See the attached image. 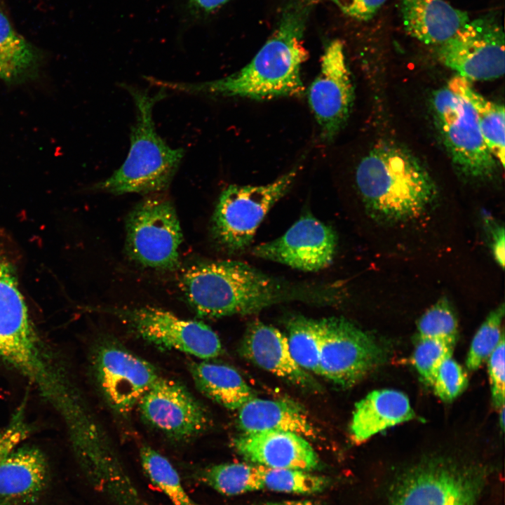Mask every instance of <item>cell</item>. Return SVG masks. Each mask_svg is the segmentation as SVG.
Masks as SVG:
<instances>
[{
	"mask_svg": "<svg viewBox=\"0 0 505 505\" xmlns=\"http://www.w3.org/2000/svg\"><path fill=\"white\" fill-rule=\"evenodd\" d=\"M318 0H289L276 29L252 60L228 76L201 83L153 80L164 89L208 96L267 100L302 94L301 67L308 58L303 36Z\"/></svg>",
	"mask_w": 505,
	"mask_h": 505,
	"instance_id": "cell-1",
	"label": "cell"
},
{
	"mask_svg": "<svg viewBox=\"0 0 505 505\" xmlns=\"http://www.w3.org/2000/svg\"><path fill=\"white\" fill-rule=\"evenodd\" d=\"M187 302L201 317L250 314L283 302H331V288L297 285L243 262L211 261L189 267L181 279Z\"/></svg>",
	"mask_w": 505,
	"mask_h": 505,
	"instance_id": "cell-2",
	"label": "cell"
},
{
	"mask_svg": "<svg viewBox=\"0 0 505 505\" xmlns=\"http://www.w3.org/2000/svg\"><path fill=\"white\" fill-rule=\"evenodd\" d=\"M355 179L368 213L384 222L417 218L437 196L436 186L419 160L393 143L375 146L358 163Z\"/></svg>",
	"mask_w": 505,
	"mask_h": 505,
	"instance_id": "cell-3",
	"label": "cell"
},
{
	"mask_svg": "<svg viewBox=\"0 0 505 505\" xmlns=\"http://www.w3.org/2000/svg\"><path fill=\"white\" fill-rule=\"evenodd\" d=\"M133 99L136 116L130 132V144L123 164L95 189L112 194H159L165 191L178 170L184 151L172 148L157 133L153 120L155 104L166 95L164 88L153 94L147 90L126 86Z\"/></svg>",
	"mask_w": 505,
	"mask_h": 505,
	"instance_id": "cell-4",
	"label": "cell"
},
{
	"mask_svg": "<svg viewBox=\"0 0 505 505\" xmlns=\"http://www.w3.org/2000/svg\"><path fill=\"white\" fill-rule=\"evenodd\" d=\"M431 102L436 125L458 172L471 179L492 175L497 160L485 142L473 105L454 77L434 92Z\"/></svg>",
	"mask_w": 505,
	"mask_h": 505,
	"instance_id": "cell-5",
	"label": "cell"
},
{
	"mask_svg": "<svg viewBox=\"0 0 505 505\" xmlns=\"http://www.w3.org/2000/svg\"><path fill=\"white\" fill-rule=\"evenodd\" d=\"M0 358L39 387L47 386L54 377L55 371L36 341L13 266L1 243Z\"/></svg>",
	"mask_w": 505,
	"mask_h": 505,
	"instance_id": "cell-6",
	"label": "cell"
},
{
	"mask_svg": "<svg viewBox=\"0 0 505 505\" xmlns=\"http://www.w3.org/2000/svg\"><path fill=\"white\" fill-rule=\"evenodd\" d=\"M296 176L295 169L267 184L228 186L221 193L212 218L217 243L230 252L248 247L267 213L288 191Z\"/></svg>",
	"mask_w": 505,
	"mask_h": 505,
	"instance_id": "cell-7",
	"label": "cell"
},
{
	"mask_svg": "<svg viewBox=\"0 0 505 505\" xmlns=\"http://www.w3.org/2000/svg\"><path fill=\"white\" fill-rule=\"evenodd\" d=\"M126 251L136 262L163 270L179 265L182 234L168 198L153 194L138 203L126 218Z\"/></svg>",
	"mask_w": 505,
	"mask_h": 505,
	"instance_id": "cell-8",
	"label": "cell"
},
{
	"mask_svg": "<svg viewBox=\"0 0 505 505\" xmlns=\"http://www.w3.org/2000/svg\"><path fill=\"white\" fill-rule=\"evenodd\" d=\"M320 375L351 387L382 365L386 352L375 338L343 317L320 320Z\"/></svg>",
	"mask_w": 505,
	"mask_h": 505,
	"instance_id": "cell-9",
	"label": "cell"
},
{
	"mask_svg": "<svg viewBox=\"0 0 505 505\" xmlns=\"http://www.w3.org/2000/svg\"><path fill=\"white\" fill-rule=\"evenodd\" d=\"M138 337L153 345L176 350L201 359L219 356L222 347L217 335L206 323L180 318L161 308H107Z\"/></svg>",
	"mask_w": 505,
	"mask_h": 505,
	"instance_id": "cell-10",
	"label": "cell"
},
{
	"mask_svg": "<svg viewBox=\"0 0 505 505\" xmlns=\"http://www.w3.org/2000/svg\"><path fill=\"white\" fill-rule=\"evenodd\" d=\"M483 483L481 471L449 461L430 460L404 475L391 505H475Z\"/></svg>",
	"mask_w": 505,
	"mask_h": 505,
	"instance_id": "cell-11",
	"label": "cell"
},
{
	"mask_svg": "<svg viewBox=\"0 0 505 505\" xmlns=\"http://www.w3.org/2000/svg\"><path fill=\"white\" fill-rule=\"evenodd\" d=\"M439 60L468 81H487L504 73V28L494 15L469 20L438 45Z\"/></svg>",
	"mask_w": 505,
	"mask_h": 505,
	"instance_id": "cell-12",
	"label": "cell"
},
{
	"mask_svg": "<svg viewBox=\"0 0 505 505\" xmlns=\"http://www.w3.org/2000/svg\"><path fill=\"white\" fill-rule=\"evenodd\" d=\"M93 368L107 404L123 417L131 412L160 377L153 365L112 339L105 340L97 346Z\"/></svg>",
	"mask_w": 505,
	"mask_h": 505,
	"instance_id": "cell-13",
	"label": "cell"
},
{
	"mask_svg": "<svg viewBox=\"0 0 505 505\" xmlns=\"http://www.w3.org/2000/svg\"><path fill=\"white\" fill-rule=\"evenodd\" d=\"M137 406L147 424L175 441L196 437L210 423L207 410L182 384L161 376Z\"/></svg>",
	"mask_w": 505,
	"mask_h": 505,
	"instance_id": "cell-14",
	"label": "cell"
},
{
	"mask_svg": "<svg viewBox=\"0 0 505 505\" xmlns=\"http://www.w3.org/2000/svg\"><path fill=\"white\" fill-rule=\"evenodd\" d=\"M353 100L354 86L344 45L333 40L323 52L320 72L308 91L309 104L323 140H332L342 128Z\"/></svg>",
	"mask_w": 505,
	"mask_h": 505,
	"instance_id": "cell-15",
	"label": "cell"
},
{
	"mask_svg": "<svg viewBox=\"0 0 505 505\" xmlns=\"http://www.w3.org/2000/svg\"><path fill=\"white\" fill-rule=\"evenodd\" d=\"M337 245L335 230L307 214L281 237L255 246L252 254L302 271H316L332 263Z\"/></svg>",
	"mask_w": 505,
	"mask_h": 505,
	"instance_id": "cell-16",
	"label": "cell"
},
{
	"mask_svg": "<svg viewBox=\"0 0 505 505\" xmlns=\"http://www.w3.org/2000/svg\"><path fill=\"white\" fill-rule=\"evenodd\" d=\"M236 451L255 465L270 469L312 471L319 458L307 439L297 433L280 431L243 433L233 441Z\"/></svg>",
	"mask_w": 505,
	"mask_h": 505,
	"instance_id": "cell-17",
	"label": "cell"
},
{
	"mask_svg": "<svg viewBox=\"0 0 505 505\" xmlns=\"http://www.w3.org/2000/svg\"><path fill=\"white\" fill-rule=\"evenodd\" d=\"M241 353L253 364L298 387L311 391L321 389L310 372L294 361L286 336L271 325L252 323L242 339Z\"/></svg>",
	"mask_w": 505,
	"mask_h": 505,
	"instance_id": "cell-18",
	"label": "cell"
},
{
	"mask_svg": "<svg viewBox=\"0 0 505 505\" xmlns=\"http://www.w3.org/2000/svg\"><path fill=\"white\" fill-rule=\"evenodd\" d=\"M48 470L43 454L34 448L0 452V504L34 501L44 490Z\"/></svg>",
	"mask_w": 505,
	"mask_h": 505,
	"instance_id": "cell-19",
	"label": "cell"
},
{
	"mask_svg": "<svg viewBox=\"0 0 505 505\" xmlns=\"http://www.w3.org/2000/svg\"><path fill=\"white\" fill-rule=\"evenodd\" d=\"M405 31L425 44H441L469 20L466 11L445 0H399Z\"/></svg>",
	"mask_w": 505,
	"mask_h": 505,
	"instance_id": "cell-20",
	"label": "cell"
},
{
	"mask_svg": "<svg viewBox=\"0 0 505 505\" xmlns=\"http://www.w3.org/2000/svg\"><path fill=\"white\" fill-rule=\"evenodd\" d=\"M415 418L408 396L393 389L375 390L358 402L350 424L356 443L395 425Z\"/></svg>",
	"mask_w": 505,
	"mask_h": 505,
	"instance_id": "cell-21",
	"label": "cell"
},
{
	"mask_svg": "<svg viewBox=\"0 0 505 505\" xmlns=\"http://www.w3.org/2000/svg\"><path fill=\"white\" fill-rule=\"evenodd\" d=\"M238 424L243 433L280 431L314 438L317 431L298 405L284 400L254 397L238 409Z\"/></svg>",
	"mask_w": 505,
	"mask_h": 505,
	"instance_id": "cell-22",
	"label": "cell"
},
{
	"mask_svg": "<svg viewBox=\"0 0 505 505\" xmlns=\"http://www.w3.org/2000/svg\"><path fill=\"white\" fill-rule=\"evenodd\" d=\"M189 371L197 389L229 410H238L255 397L250 386L231 366L209 361L192 362Z\"/></svg>",
	"mask_w": 505,
	"mask_h": 505,
	"instance_id": "cell-23",
	"label": "cell"
},
{
	"mask_svg": "<svg viewBox=\"0 0 505 505\" xmlns=\"http://www.w3.org/2000/svg\"><path fill=\"white\" fill-rule=\"evenodd\" d=\"M41 62V51L15 32L0 10V79L8 84L34 79Z\"/></svg>",
	"mask_w": 505,
	"mask_h": 505,
	"instance_id": "cell-24",
	"label": "cell"
},
{
	"mask_svg": "<svg viewBox=\"0 0 505 505\" xmlns=\"http://www.w3.org/2000/svg\"><path fill=\"white\" fill-rule=\"evenodd\" d=\"M454 79L473 105L485 142L496 160L504 167V107L490 101L475 90L467 79L457 75Z\"/></svg>",
	"mask_w": 505,
	"mask_h": 505,
	"instance_id": "cell-25",
	"label": "cell"
},
{
	"mask_svg": "<svg viewBox=\"0 0 505 505\" xmlns=\"http://www.w3.org/2000/svg\"><path fill=\"white\" fill-rule=\"evenodd\" d=\"M196 478L224 495H238L263 490L257 465L243 463L216 464L198 471Z\"/></svg>",
	"mask_w": 505,
	"mask_h": 505,
	"instance_id": "cell-26",
	"label": "cell"
},
{
	"mask_svg": "<svg viewBox=\"0 0 505 505\" xmlns=\"http://www.w3.org/2000/svg\"><path fill=\"white\" fill-rule=\"evenodd\" d=\"M288 348L294 361L304 370L320 375V320L295 316L287 324Z\"/></svg>",
	"mask_w": 505,
	"mask_h": 505,
	"instance_id": "cell-27",
	"label": "cell"
},
{
	"mask_svg": "<svg viewBox=\"0 0 505 505\" xmlns=\"http://www.w3.org/2000/svg\"><path fill=\"white\" fill-rule=\"evenodd\" d=\"M140 457L146 476L173 505H199L187 493L177 470L166 457L146 445L140 447Z\"/></svg>",
	"mask_w": 505,
	"mask_h": 505,
	"instance_id": "cell-28",
	"label": "cell"
},
{
	"mask_svg": "<svg viewBox=\"0 0 505 505\" xmlns=\"http://www.w3.org/2000/svg\"><path fill=\"white\" fill-rule=\"evenodd\" d=\"M258 466L263 490L288 494H313L323 492L329 485L326 478L311 471Z\"/></svg>",
	"mask_w": 505,
	"mask_h": 505,
	"instance_id": "cell-29",
	"label": "cell"
},
{
	"mask_svg": "<svg viewBox=\"0 0 505 505\" xmlns=\"http://www.w3.org/2000/svg\"><path fill=\"white\" fill-rule=\"evenodd\" d=\"M504 310V304L492 310L476 332L466 361L469 370L478 369L489 358L504 337L501 330Z\"/></svg>",
	"mask_w": 505,
	"mask_h": 505,
	"instance_id": "cell-30",
	"label": "cell"
},
{
	"mask_svg": "<svg viewBox=\"0 0 505 505\" xmlns=\"http://www.w3.org/2000/svg\"><path fill=\"white\" fill-rule=\"evenodd\" d=\"M419 339H435L454 345L458 337L456 315L446 298L440 299L421 316L417 323Z\"/></svg>",
	"mask_w": 505,
	"mask_h": 505,
	"instance_id": "cell-31",
	"label": "cell"
},
{
	"mask_svg": "<svg viewBox=\"0 0 505 505\" xmlns=\"http://www.w3.org/2000/svg\"><path fill=\"white\" fill-rule=\"evenodd\" d=\"M454 346L435 339H419L412 356L413 364L422 379L432 385L441 364L452 357Z\"/></svg>",
	"mask_w": 505,
	"mask_h": 505,
	"instance_id": "cell-32",
	"label": "cell"
},
{
	"mask_svg": "<svg viewBox=\"0 0 505 505\" xmlns=\"http://www.w3.org/2000/svg\"><path fill=\"white\" fill-rule=\"evenodd\" d=\"M467 384L465 371L450 357L440 366L431 386L439 398L449 402L459 396L466 388Z\"/></svg>",
	"mask_w": 505,
	"mask_h": 505,
	"instance_id": "cell-33",
	"label": "cell"
},
{
	"mask_svg": "<svg viewBox=\"0 0 505 505\" xmlns=\"http://www.w3.org/2000/svg\"><path fill=\"white\" fill-rule=\"evenodd\" d=\"M504 337L488 358V373L494 405H504Z\"/></svg>",
	"mask_w": 505,
	"mask_h": 505,
	"instance_id": "cell-34",
	"label": "cell"
},
{
	"mask_svg": "<svg viewBox=\"0 0 505 505\" xmlns=\"http://www.w3.org/2000/svg\"><path fill=\"white\" fill-rule=\"evenodd\" d=\"M344 14L358 20L373 18L386 0H330Z\"/></svg>",
	"mask_w": 505,
	"mask_h": 505,
	"instance_id": "cell-35",
	"label": "cell"
},
{
	"mask_svg": "<svg viewBox=\"0 0 505 505\" xmlns=\"http://www.w3.org/2000/svg\"><path fill=\"white\" fill-rule=\"evenodd\" d=\"M490 248L497 263L503 269L504 267L505 234L503 226L495 224L490 228Z\"/></svg>",
	"mask_w": 505,
	"mask_h": 505,
	"instance_id": "cell-36",
	"label": "cell"
},
{
	"mask_svg": "<svg viewBox=\"0 0 505 505\" xmlns=\"http://www.w3.org/2000/svg\"><path fill=\"white\" fill-rule=\"evenodd\" d=\"M191 6L198 10L209 12L226 4L229 0H189Z\"/></svg>",
	"mask_w": 505,
	"mask_h": 505,
	"instance_id": "cell-37",
	"label": "cell"
},
{
	"mask_svg": "<svg viewBox=\"0 0 505 505\" xmlns=\"http://www.w3.org/2000/svg\"><path fill=\"white\" fill-rule=\"evenodd\" d=\"M257 505H319L308 501H269Z\"/></svg>",
	"mask_w": 505,
	"mask_h": 505,
	"instance_id": "cell-38",
	"label": "cell"
},
{
	"mask_svg": "<svg viewBox=\"0 0 505 505\" xmlns=\"http://www.w3.org/2000/svg\"><path fill=\"white\" fill-rule=\"evenodd\" d=\"M499 409L501 410L499 414V424L503 429L504 426V405L501 406Z\"/></svg>",
	"mask_w": 505,
	"mask_h": 505,
	"instance_id": "cell-39",
	"label": "cell"
}]
</instances>
